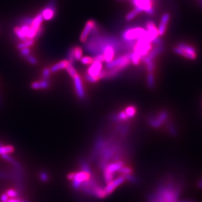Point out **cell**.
Returning <instances> with one entry per match:
<instances>
[{"instance_id": "4dcf8cb0", "label": "cell", "mask_w": 202, "mask_h": 202, "mask_svg": "<svg viewBox=\"0 0 202 202\" xmlns=\"http://www.w3.org/2000/svg\"><path fill=\"white\" fill-rule=\"evenodd\" d=\"M167 127H168L169 133L173 136H176L177 134V131L175 127V126H174V125L172 124H169Z\"/></svg>"}, {"instance_id": "f6af8a7d", "label": "cell", "mask_w": 202, "mask_h": 202, "mask_svg": "<svg viewBox=\"0 0 202 202\" xmlns=\"http://www.w3.org/2000/svg\"><path fill=\"white\" fill-rule=\"evenodd\" d=\"M3 146L2 145V142L1 140H0V146Z\"/></svg>"}, {"instance_id": "7bdbcfd3", "label": "cell", "mask_w": 202, "mask_h": 202, "mask_svg": "<svg viewBox=\"0 0 202 202\" xmlns=\"http://www.w3.org/2000/svg\"><path fill=\"white\" fill-rule=\"evenodd\" d=\"M197 1H198L200 6L202 8V0H197Z\"/></svg>"}, {"instance_id": "ab89813d", "label": "cell", "mask_w": 202, "mask_h": 202, "mask_svg": "<svg viewBox=\"0 0 202 202\" xmlns=\"http://www.w3.org/2000/svg\"><path fill=\"white\" fill-rule=\"evenodd\" d=\"M0 200H1L2 202L7 201L8 200V196L7 195V194H3L1 196V197H0Z\"/></svg>"}, {"instance_id": "8d00e7d4", "label": "cell", "mask_w": 202, "mask_h": 202, "mask_svg": "<svg viewBox=\"0 0 202 202\" xmlns=\"http://www.w3.org/2000/svg\"><path fill=\"white\" fill-rule=\"evenodd\" d=\"M85 80L90 82V83H96L97 81H98V79L97 78H94V77H93L91 76H90V75H88V74H86L85 76Z\"/></svg>"}, {"instance_id": "f546056e", "label": "cell", "mask_w": 202, "mask_h": 202, "mask_svg": "<svg viewBox=\"0 0 202 202\" xmlns=\"http://www.w3.org/2000/svg\"><path fill=\"white\" fill-rule=\"evenodd\" d=\"M75 60V57H74V49L73 47L70 49L68 51V62L71 63V64L73 65V63L74 62Z\"/></svg>"}, {"instance_id": "74e56055", "label": "cell", "mask_w": 202, "mask_h": 202, "mask_svg": "<svg viewBox=\"0 0 202 202\" xmlns=\"http://www.w3.org/2000/svg\"><path fill=\"white\" fill-rule=\"evenodd\" d=\"M93 61H98L100 62H102L104 61V57L103 54H99V55H97L95 57L93 58Z\"/></svg>"}, {"instance_id": "8fae6325", "label": "cell", "mask_w": 202, "mask_h": 202, "mask_svg": "<svg viewBox=\"0 0 202 202\" xmlns=\"http://www.w3.org/2000/svg\"><path fill=\"white\" fill-rule=\"evenodd\" d=\"M169 18H170V15L168 13H165L162 15L160 25L157 28L159 36H162V35H164L166 29H167V26L169 21Z\"/></svg>"}, {"instance_id": "9a60e30c", "label": "cell", "mask_w": 202, "mask_h": 202, "mask_svg": "<svg viewBox=\"0 0 202 202\" xmlns=\"http://www.w3.org/2000/svg\"><path fill=\"white\" fill-rule=\"evenodd\" d=\"M68 61L67 60H64V61H61L59 62L56 63V64L54 65L51 67L50 71L51 72L55 73L58 72L59 70H61L64 68H66V66L68 65Z\"/></svg>"}, {"instance_id": "9c48e42d", "label": "cell", "mask_w": 202, "mask_h": 202, "mask_svg": "<svg viewBox=\"0 0 202 202\" xmlns=\"http://www.w3.org/2000/svg\"><path fill=\"white\" fill-rule=\"evenodd\" d=\"M125 180V178L123 176L117 178L116 179L112 180L109 184H107V186L104 188V190L106 193L107 196H108L110 194H112L115 190V189L118 187L122 183H124Z\"/></svg>"}, {"instance_id": "44dd1931", "label": "cell", "mask_w": 202, "mask_h": 202, "mask_svg": "<svg viewBox=\"0 0 202 202\" xmlns=\"http://www.w3.org/2000/svg\"><path fill=\"white\" fill-rule=\"evenodd\" d=\"M14 147L13 146L7 145V146H0V155L3 154H8L14 152Z\"/></svg>"}, {"instance_id": "d590c367", "label": "cell", "mask_w": 202, "mask_h": 202, "mask_svg": "<svg viewBox=\"0 0 202 202\" xmlns=\"http://www.w3.org/2000/svg\"><path fill=\"white\" fill-rule=\"evenodd\" d=\"M7 195L8 197H10L11 198H15V197L18 196V192L14 190H9L7 192Z\"/></svg>"}, {"instance_id": "cb8c5ba5", "label": "cell", "mask_w": 202, "mask_h": 202, "mask_svg": "<svg viewBox=\"0 0 202 202\" xmlns=\"http://www.w3.org/2000/svg\"><path fill=\"white\" fill-rule=\"evenodd\" d=\"M136 111H137L136 107H134V106H129L127 108H126L125 112L128 118H132L133 117H134V115H135Z\"/></svg>"}, {"instance_id": "7402d4cb", "label": "cell", "mask_w": 202, "mask_h": 202, "mask_svg": "<svg viewBox=\"0 0 202 202\" xmlns=\"http://www.w3.org/2000/svg\"><path fill=\"white\" fill-rule=\"evenodd\" d=\"M73 49H74V54L75 59H76V61H80V59L81 58L83 55L82 49L80 47L78 46L73 47Z\"/></svg>"}, {"instance_id": "5bb4252c", "label": "cell", "mask_w": 202, "mask_h": 202, "mask_svg": "<svg viewBox=\"0 0 202 202\" xmlns=\"http://www.w3.org/2000/svg\"><path fill=\"white\" fill-rule=\"evenodd\" d=\"M124 165V163L122 161H115L114 163L107 165L106 167L104 169L110 173H114L115 172L118 171L119 170H120V169Z\"/></svg>"}, {"instance_id": "83f0119b", "label": "cell", "mask_w": 202, "mask_h": 202, "mask_svg": "<svg viewBox=\"0 0 202 202\" xmlns=\"http://www.w3.org/2000/svg\"><path fill=\"white\" fill-rule=\"evenodd\" d=\"M80 61L81 64L88 65H91L93 62V58L90 57H82L80 59Z\"/></svg>"}, {"instance_id": "4fadbf2b", "label": "cell", "mask_w": 202, "mask_h": 202, "mask_svg": "<svg viewBox=\"0 0 202 202\" xmlns=\"http://www.w3.org/2000/svg\"><path fill=\"white\" fill-rule=\"evenodd\" d=\"M116 51V48L112 45H108L105 47L104 51H103L102 54L104 55V61L106 62V63H108L113 61Z\"/></svg>"}, {"instance_id": "f35d334b", "label": "cell", "mask_w": 202, "mask_h": 202, "mask_svg": "<svg viewBox=\"0 0 202 202\" xmlns=\"http://www.w3.org/2000/svg\"><path fill=\"white\" fill-rule=\"evenodd\" d=\"M5 202H28V201L26 200H19V199H15V198H12L11 200H8Z\"/></svg>"}, {"instance_id": "f1b7e54d", "label": "cell", "mask_w": 202, "mask_h": 202, "mask_svg": "<svg viewBox=\"0 0 202 202\" xmlns=\"http://www.w3.org/2000/svg\"><path fill=\"white\" fill-rule=\"evenodd\" d=\"M128 117L127 116L125 111H122V112L119 113L116 116V121H125L128 120Z\"/></svg>"}, {"instance_id": "ac0fdd59", "label": "cell", "mask_w": 202, "mask_h": 202, "mask_svg": "<svg viewBox=\"0 0 202 202\" xmlns=\"http://www.w3.org/2000/svg\"><path fill=\"white\" fill-rule=\"evenodd\" d=\"M141 13V10L137 9V8H134L131 11H130L129 13H127V15L125 16L126 21H132L134 18H135L137 16Z\"/></svg>"}, {"instance_id": "836d02e7", "label": "cell", "mask_w": 202, "mask_h": 202, "mask_svg": "<svg viewBox=\"0 0 202 202\" xmlns=\"http://www.w3.org/2000/svg\"><path fill=\"white\" fill-rule=\"evenodd\" d=\"M26 59L30 63V64L34 65H36L38 62L37 59L35 58L34 56H32V55H28L27 57H26Z\"/></svg>"}, {"instance_id": "60d3db41", "label": "cell", "mask_w": 202, "mask_h": 202, "mask_svg": "<svg viewBox=\"0 0 202 202\" xmlns=\"http://www.w3.org/2000/svg\"><path fill=\"white\" fill-rule=\"evenodd\" d=\"M8 178V175L4 171H0V179H5Z\"/></svg>"}, {"instance_id": "ffe728a7", "label": "cell", "mask_w": 202, "mask_h": 202, "mask_svg": "<svg viewBox=\"0 0 202 202\" xmlns=\"http://www.w3.org/2000/svg\"><path fill=\"white\" fill-rule=\"evenodd\" d=\"M130 54V57H131V62L134 65H138L139 64L140 62L142 60V57L140 56L139 55H138L137 53L133 51L132 53H129Z\"/></svg>"}, {"instance_id": "4316f807", "label": "cell", "mask_w": 202, "mask_h": 202, "mask_svg": "<svg viewBox=\"0 0 202 202\" xmlns=\"http://www.w3.org/2000/svg\"><path fill=\"white\" fill-rule=\"evenodd\" d=\"M120 173H121L123 175H129V174H131L133 172L132 169L129 167H125V166H123L118 171Z\"/></svg>"}, {"instance_id": "ee69618b", "label": "cell", "mask_w": 202, "mask_h": 202, "mask_svg": "<svg viewBox=\"0 0 202 202\" xmlns=\"http://www.w3.org/2000/svg\"><path fill=\"white\" fill-rule=\"evenodd\" d=\"M2 98L0 97V108L2 107Z\"/></svg>"}, {"instance_id": "d6986e66", "label": "cell", "mask_w": 202, "mask_h": 202, "mask_svg": "<svg viewBox=\"0 0 202 202\" xmlns=\"http://www.w3.org/2000/svg\"><path fill=\"white\" fill-rule=\"evenodd\" d=\"M34 44V39H28L26 41H22L21 43H18L17 45V47L18 49H22L24 48H26V47H30Z\"/></svg>"}, {"instance_id": "6da1fadb", "label": "cell", "mask_w": 202, "mask_h": 202, "mask_svg": "<svg viewBox=\"0 0 202 202\" xmlns=\"http://www.w3.org/2000/svg\"><path fill=\"white\" fill-rule=\"evenodd\" d=\"M146 33V29L142 27L136 26L127 28L121 33V39L125 42L137 41L142 38Z\"/></svg>"}, {"instance_id": "d4e9b609", "label": "cell", "mask_w": 202, "mask_h": 202, "mask_svg": "<svg viewBox=\"0 0 202 202\" xmlns=\"http://www.w3.org/2000/svg\"><path fill=\"white\" fill-rule=\"evenodd\" d=\"M66 69L67 72H68V73L69 74L70 76L72 77V78H74L75 76H76V75H78V73L76 72V69L74 68L73 65L71 64V63H70V62L68 63V66H66Z\"/></svg>"}, {"instance_id": "5b68a950", "label": "cell", "mask_w": 202, "mask_h": 202, "mask_svg": "<svg viewBox=\"0 0 202 202\" xmlns=\"http://www.w3.org/2000/svg\"><path fill=\"white\" fill-rule=\"evenodd\" d=\"M152 48V43L142 40V39H138L136 41L133 49L134 52L139 55L143 59V58L149 53Z\"/></svg>"}, {"instance_id": "2e32d148", "label": "cell", "mask_w": 202, "mask_h": 202, "mask_svg": "<svg viewBox=\"0 0 202 202\" xmlns=\"http://www.w3.org/2000/svg\"><path fill=\"white\" fill-rule=\"evenodd\" d=\"M49 87V83L47 80H43L40 81H35L31 84L33 89H45Z\"/></svg>"}, {"instance_id": "b9f144b4", "label": "cell", "mask_w": 202, "mask_h": 202, "mask_svg": "<svg viewBox=\"0 0 202 202\" xmlns=\"http://www.w3.org/2000/svg\"><path fill=\"white\" fill-rule=\"evenodd\" d=\"M75 174L76 173H70L68 175V179L70 180H73L74 179V177H75Z\"/></svg>"}, {"instance_id": "1f68e13d", "label": "cell", "mask_w": 202, "mask_h": 202, "mask_svg": "<svg viewBox=\"0 0 202 202\" xmlns=\"http://www.w3.org/2000/svg\"><path fill=\"white\" fill-rule=\"evenodd\" d=\"M50 69L48 68H45L43 70L42 72V77L43 78V80H48V78L50 76Z\"/></svg>"}, {"instance_id": "7c38bea8", "label": "cell", "mask_w": 202, "mask_h": 202, "mask_svg": "<svg viewBox=\"0 0 202 202\" xmlns=\"http://www.w3.org/2000/svg\"><path fill=\"white\" fill-rule=\"evenodd\" d=\"M102 65L101 62L93 61L91 66L88 70V73H87V74L97 78L98 74H100L101 71L102 70Z\"/></svg>"}, {"instance_id": "603a6c76", "label": "cell", "mask_w": 202, "mask_h": 202, "mask_svg": "<svg viewBox=\"0 0 202 202\" xmlns=\"http://www.w3.org/2000/svg\"><path fill=\"white\" fill-rule=\"evenodd\" d=\"M147 84L150 89H153L155 86V77L153 72L148 73L147 76Z\"/></svg>"}, {"instance_id": "484cf974", "label": "cell", "mask_w": 202, "mask_h": 202, "mask_svg": "<svg viewBox=\"0 0 202 202\" xmlns=\"http://www.w3.org/2000/svg\"><path fill=\"white\" fill-rule=\"evenodd\" d=\"M104 180H105L106 183V184H108L113 180L114 173H110L104 169Z\"/></svg>"}, {"instance_id": "52a82bcc", "label": "cell", "mask_w": 202, "mask_h": 202, "mask_svg": "<svg viewBox=\"0 0 202 202\" xmlns=\"http://www.w3.org/2000/svg\"><path fill=\"white\" fill-rule=\"evenodd\" d=\"M91 178V173L85 171H80L76 173L74 179L72 180V187L74 189H78L81 183L89 180Z\"/></svg>"}, {"instance_id": "8992f818", "label": "cell", "mask_w": 202, "mask_h": 202, "mask_svg": "<svg viewBox=\"0 0 202 202\" xmlns=\"http://www.w3.org/2000/svg\"><path fill=\"white\" fill-rule=\"evenodd\" d=\"M43 20L51 21L57 13V5L55 0H51L49 3L40 11Z\"/></svg>"}, {"instance_id": "3957f363", "label": "cell", "mask_w": 202, "mask_h": 202, "mask_svg": "<svg viewBox=\"0 0 202 202\" xmlns=\"http://www.w3.org/2000/svg\"><path fill=\"white\" fill-rule=\"evenodd\" d=\"M118 1H125V0H118ZM131 2L134 8H137L141 12H145L150 16H153L155 14V9L153 6L154 0H131Z\"/></svg>"}, {"instance_id": "e575fe53", "label": "cell", "mask_w": 202, "mask_h": 202, "mask_svg": "<svg viewBox=\"0 0 202 202\" xmlns=\"http://www.w3.org/2000/svg\"><path fill=\"white\" fill-rule=\"evenodd\" d=\"M39 178H40L41 180L44 182V183H45V182L47 181H48L49 180L48 175H47V173H46L44 171H41L40 173H39Z\"/></svg>"}, {"instance_id": "e0dca14e", "label": "cell", "mask_w": 202, "mask_h": 202, "mask_svg": "<svg viewBox=\"0 0 202 202\" xmlns=\"http://www.w3.org/2000/svg\"><path fill=\"white\" fill-rule=\"evenodd\" d=\"M148 121L149 124L154 128L160 127L163 124V122L160 120V118L157 117V116H152L149 117Z\"/></svg>"}, {"instance_id": "d6a6232c", "label": "cell", "mask_w": 202, "mask_h": 202, "mask_svg": "<svg viewBox=\"0 0 202 202\" xmlns=\"http://www.w3.org/2000/svg\"><path fill=\"white\" fill-rule=\"evenodd\" d=\"M31 50L30 49V47H26V48H24L20 50V54H21V56L26 57L28 55H29L30 54Z\"/></svg>"}, {"instance_id": "30bf717a", "label": "cell", "mask_w": 202, "mask_h": 202, "mask_svg": "<svg viewBox=\"0 0 202 202\" xmlns=\"http://www.w3.org/2000/svg\"><path fill=\"white\" fill-rule=\"evenodd\" d=\"M74 83L75 85V89L79 98H84L85 97V91L83 87V83L81 78L79 75H76L74 78Z\"/></svg>"}, {"instance_id": "ba28073f", "label": "cell", "mask_w": 202, "mask_h": 202, "mask_svg": "<svg viewBox=\"0 0 202 202\" xmlns=\"http://www.w3.org/2000/svg\"><path fill=\"white\" fill-rule=\"evenodd\" d=\"M97 25V23L93 19H90L88 21H87L84 26V28L83 30L80 37V40L81 43H85L88 40V38L91 33V31H93V28Z\"/></svg>"}, {"instance_id": "7a4b0ae2", "label": "cell", "mask_w": 202, "mask_h": 202, "mask_svg": "<svg viewBox=\"0 0 202 202\" xmlns=\"http://www.w3.org/2000/svg\"><path fill=\"white\" fill-rule=\"evenodd\" d=\"M173 51L175 53L181 55V56L190 59V60H194L197 56V53L194 47L187 44V43H179L176 47H174Z\"/></svg>"}, {"instance_id": "277c9868", "label": "cell", "mask_w": 202, "mask_h": 202, "mask_svg": "<svg viewBox=\"0 0 202 202\" xmlns=\"http://www.w3.org/2000/svg\"><path fill=\"white\" fill-rule=\"evenodd\" d=\"M131 61L130 54H126L107 63L106 68L111 70L114 68H118L122 71L125 70L131 64Z\"/></svg>"}]
</instances>
